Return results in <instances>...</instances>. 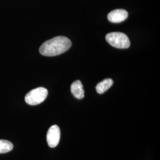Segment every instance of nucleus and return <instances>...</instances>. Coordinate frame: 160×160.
Masks as SVG:
<instances>
[{
  "label": "nucleus",
  "instance_id": "423d86ee",
  "mask_svg": "<svg viewBox=\"0 0 160 160\" xmlns=\"http://www.w3.org/2000/svg\"><path fill=\"white\" fill-rule=\"evenodd\" d=\"M71 91L74 96L78 99H82L84 97L83 86L80 80L75 81L71 84Z\"/></svg>",
  "mask_w": 160,
  "mask_h": 160
},
{
  "label": "nucleus",
  "instance_id": "0eeeda50",
  "mask_svg": "<svg viewBox=\"0 0 160 160\" xmlns=\"http://www.w3.org/2000/svg\"><path fill=\"white\" fill-rule=\"evenodd\" d=\"M113 84V81L111 78H106L99 82L96 87V91L98 94H103L108 91Z\"/></svg>",
  "mask_w": 160,
  "mask_h": 160
},
{
  "label": "nucleus",
  "instance_id": "f257e3e1",
  "mask_svg": "<svg viewBox=\"0 0 160 160\" xmlns=\"http://www.w3.org/2000/svg\"><path fill=\"white\" fill-rule=\"evenodd\" d=\"M71 46V42L65 36H57L44 42L39 48L41 55L54 57L67 51Z\"/></svg>",
  "mask_w": 160,
  "mask_h": 160
},
{
  "label": "nucleus",
  "instance_id": "6e6552de",
  "mask_svg": "<svg viewBox=\"0 0 160 160\" xmlns=\"http://www.w3.org/2000/svg\"><path fill=\"white\" fill-rule=\"evenodd\" d=\"M13 149V144L7 140L0 139V154H4L11 151Z\"/></svg>",
  "mask_w": 160,
  "mask_h": 160
},
{
  "label": "nucleus",
  "instance_id": "20e7f679",
  "mask_svg": "<svg viewBox=\"0 0 160 160\" xmlns=\"http://www.w3.org/2000/svg\"><path fill=\"white\" fill-rule=\"evenodd\" d=\"M61 137V131L58 125L52 126L48 130L46 136L47 142L51 148H55L59 142Z\"/></svg>",
  "mask_w": 160,
  "mask_h": 160
},
{
  "label": "nucleus",
  "instance_id": "7ed1b4c3",
  "mask_svg": "<svg viewBox=\"0 0 160 160\" xmlns=\"http://www.w3.org/2000/svg\"><path fill=\"white\" fill-rule=\"evenodd\" d=\"M48 95V91L44 87H38L29 92L25 96L26 103L31 106L39 104L45 101Z\"/></svg>",
  "mask_w": 160,
  "mask_h": 160
},
{
  "label": "nucleus",
  "instance_id": "f03ea898",
  "mask_svg": "<svg viewBox=\"0 0 160 160\" xmlns=\"http://www.w3.org/2000/svg\"><path fill=\"white\" fill-rule=\"evenodd\" d=\"M106 40L110 45L118 49H127L131 45L128 36L121 32L108 33L106 36Z\"/></svg>",
  "mask_w": 160,
  "mask_h": 160
},
{
  "label": "nucleus",
  "instance_id": "39448f33",
  "mask_svg": "<svg viewBox=\"0 0 160 160\" xmlns=\"http://www.w3.org/2000/svg\"><path fill=\"white\" fill-rule=\"evenodd\" d=\"M128 17V13L123 9H117L110 12L108 16L109 22L118 23L125 21Z\"/></svg>",
  "mask_w": 160,
  "mask_h": 160
}]
</instances>
